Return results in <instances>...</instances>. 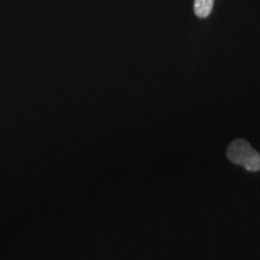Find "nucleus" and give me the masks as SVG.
Here are the masks:
<instances>
[{"mask_svg":"<svg viewBox=\"0 0 260 260\" xmlns=\"http://www.w3.org/2000/svg\"><path fill=\"white\" fill-rule=\"evenodd\" d=\"M226 157L233 164L240 165L247 171H260V154L246 140H234L226 149Z\"/></svg>","mask_w":260,"mask_h":260,"instance_id":"obj_1","label":"nucleus"},{"mask_svg":"<svg viewBox=\"0 0 260 260\" xmlns=\"http://www.w3.org/2000/svg\"><path fill=\"white\" fill-rule=\"evenodd\" d=\"M214 0H194V12L198 17L206 18L212 12Z\"/></svg>","mask_w":260,"mask_h":260,"instance_id":"obj_2","label":"nucleus"}]
</instances>
